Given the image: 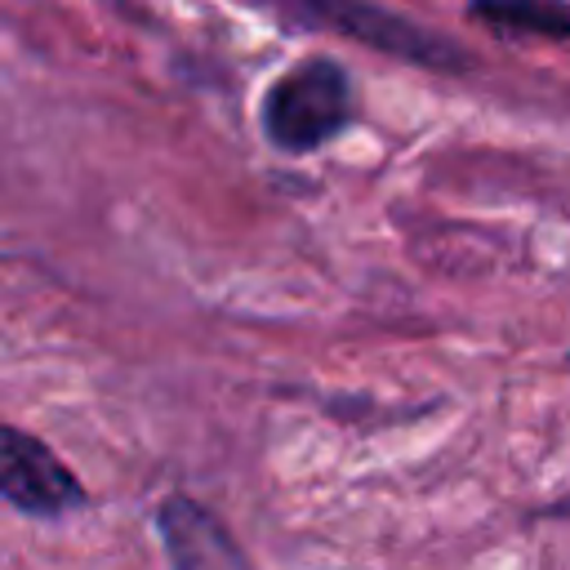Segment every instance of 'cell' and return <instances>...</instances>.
<instances>
[{"mask_svg":"<svg viewBox=\"0 0 570 570\" xmlns=\"http://www.w3.org/2000/svg\"><path fill=\"white\" fill-rule=\"evenodd\" d=\"M258 125L276 151L307 156L352 125V76L338 58L312 53L281 71L258 107Z\"/></svg>","mask_w":570,"mask_h":570,"instance_id":"6da1fadb","label":"cell"},{"mask_svg":"<svg viewBox=\"0 0 570 570\" xmlns=\"http://www.w3.org/2000/svg\"><path fill=\"white\" fill-rule=\"evenodd\" d=\"M0 499L27 517H67L85 503V485L40 436L0 423Z\"/></svg>","mask_w":570,"mask_h":570,"instance_id":"7a4b0ae2","label":"cell"},{"mask_svg":"<svg viewBox=\"0 0 570 570\" xmlns=\"http://www.w3.org/2000/svg\"><path fill=\"white\" fill-rule=\"evenodd\" d=\"M303 18L312 22H330L338 31H347L352 40L361 45H374L392 58H405V62H419V67H436V71H459L468 67V53L454 49L445 36L401 18V13H387V9H374V4H307L298 9Z\"/></svg>","mask_w":570,"mask_h":570,"instance_id":"3957f363","label":"cell"},{"mask_svg":"<svg viewBox=\"0 0 570 570\" xmlns=\"http://www.w3.org/2000/svg\"><path fill=\"white\" fill-rule=\"evenodd\" d=\"M156 530L174 570H249L227 525L187 494H169L156 508Z\"/></svg>","mask_w":570,"mask_h":570,"instance_id":"277c9868","label":"cell"},{"mask_svg":"<svg viewBox=\"0 0 570 570\" xmlns=\"http://www.w3.org/2000/svg\"><path fill=\"white\" fill-rule=\"evenodd\" d=\"M472 22H485L503 40L539 36V40H570V9L561 4H472Z\"/></svg>","mask_w":570,"mask_h":570,"instance_id":"5b68a950","label":"cell"}]
</instances>
